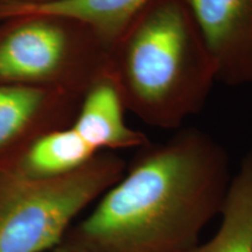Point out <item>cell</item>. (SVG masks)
<instances>
[{"instance_id":"1","label":"cell","mask_w":252,"mask_h":252,"mask_svg":"<svg viewBox=\"0 0 252 252\" xmlns=\"http://www.w3.org/2000/svg\"><path fill=\"white\" fill-rule=\"evenodd\" d=\"M228 151L200 128L138 149L72 241L89 252H187L220 209L231 181Z\"/></svg>"},{"instance_id":"2","label":"cell","mask_w":252,"mask_h":252,"mask_svg":"<svg viewBox=\"0 0 252 252\" xmlns=\"http://www.w3.org/2000/svg\"><path fill=\"white\" fill-rule=\"evenodd\" d=\"M109 55L126 111L161 130L200 112L217 82L187 0H152Z\"/></svg>"},{"instance_id":"3","label":"cell","mask_w":252,"mask_h":252,"mask_svg":"<svg viewBox=\"0 0 252 252\" xmlns=\"http://www.w3.org/2000/svg\"><path fill=\"white\" fill-rule=\"evenodd\" d=\"M126 162L97 153L69 174L0 179V252H46L61 243L72 220L122 178Z\"/></svg>"},{"instance_id":"4","label":"cell","mask_w":252,"mask_h":252,"mask_svg":"<svg viewBox=\"0 0 252 252\" xmlns=\"http://www.w3.org/2000/svg\"><path fill=\"white\" fill-rule=\"evenodd\" d=\"M0 43V78L37 83L76 84L83 93L94 80L80 71L81 54L109 52L96 35L74 21L50 17L26 18Z\"/></svg>"},{"instance_id":"5","label":"cell","mask_w":252,"mask_h":252,"mask_svg":"<svg viewBox=\"0 0 252 252\" xmlns=\"http://www.w3.org/2000/svg\"><path fill=\"white\" fill-rule=\"evenodd\" d=\"M212 56L216 81L252 83V0H187Z\"/></svg>"},{"instance_id":"6","label":"cell","mask_w":252,"mask_h":252,"mask_svg":"<svg viewBox=\"0 0 252 252\" xmlns=\"http://www.w3.org/2000/svg\"><path fill=\"white\" fill-rule=\"evenodd\" d=\"M126 108L111 68L88 87L71 127L97 153L140 149L150 143L144 132L125 121Z\"/></svg>"},{"instance_id":"7","label":"cell","mask_w":252,"mask_h":252,"mask_svg":"<svg viewBox=\"0 0 252 252\" xmlns=\"http://www.w3.org/2000/svg\"><path fill=\"white\" fill-rule=\"evenodd\" d=\"M152 0H55L48 4L0 8V18L50 17L89 28L110 50Z\"/></svg>"},{"instance_id":"8","label":"cell","mask_w":252,"mask_h":252,"mask_svg":"<svg viewBox=\"0 0 252 252\" xmlns=\"http://www.w3.org/2000/svg\"><path fill=\"white\" fill-rule=\"evenodd\" d=\"M216 232L187 252H252V152L232 175Z\"/></svg>"},{"instance_id":"9","label":"cell","mask_w":252,"mask_h":252,"mask_svg":"<svg viewBox=\"0 0 252 252\" xmlns=\"http://www.w3.org/2000/svg\"><path fill=\"white\" fill-rule=\"evenodd\" d=\"M96 154L71 126L52 130L31 145L19 172L31 179L58 178L81 168Z\"/></svg>"},{"instance_id":"10","label":"cell","mask_w":252,"mask_h":252,"mask_svg":"<svg viewBox=\"0 0 252 252\" xmlns=\"http://www.w3.org/2000/svg\"><path fill=\"white\" fill-rule=\"evenodd\" d=\"M52 99L53 94L39 87L0 86V147L24 131Z\"/></svg>"},{"instance_id":"11","label":"cell","mask_w":252,"mask_h":252,"mask_svg":"<svg viewBox=\"0 0 252 252\" xmlns=\"http://www.w3.org/2000/svg\"><path fill=\"white\" fill-rule=\"evenodd\" d=\"M55 0H0V8L23 7V6H35L48 4Z\"/></svg>"},{"instance_id":"12","label":"cell","mask_w":252,"mask_h":252,"mask_svg":"<svg viewBox=\"0 0 252 252\" xmlns=\"http://www.w3.org/2000/svg\"><path fill=\"white\" fill-rule=\"evenodd\" d=\"M54 252H89V251L86 250L84 248H82L81 245L74 243V242H69V243L67 245H64V247L56 249Z\"/></svg>"}]
</instances>
